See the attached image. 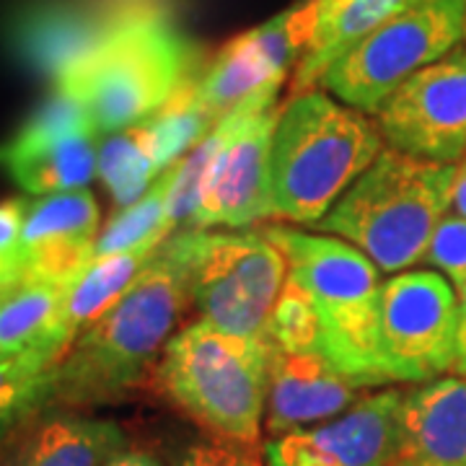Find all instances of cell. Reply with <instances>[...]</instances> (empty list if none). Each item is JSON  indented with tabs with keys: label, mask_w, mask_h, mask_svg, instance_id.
<instances>
[{
	"label": "cell",
	"mask_w": 466,
	"mask_h": 466,
	"mask_svg": "<svg viewBox=\"0 0 466 466\" xmlns=\"http://www.w3.org/2000/svg\"><path fill=\"white\" fill-rule=\"evenodd\" d=\"M177 164L171 167L150 184L148 192L137 198L133 205L122 208L106 228H101L99 241L94 257L104 254H116V251H130L143 247V244H164L171 236V223H168V200L174 189V177H177Z\"/></svg>",
	"instance_id": "cell-25"
},
{
	"label": "cell",
	"mask_w": 466,
	"mask_h": 466,
	"mask_svg": "<svg viewBox=\"0 0 466 466\" xmlns=\"http://www.w3.org/2000/svg\"><path fill=\"white\" fill-rule=\"evenodd\" d=\"M397 466H415V464H397Z\"/></svg>",
	"instance_id": "cell-35"
},
{
	"label": "cell",
	"mask_w": 466,
	"mask_h": 466,
	"mask_svg": "<svg viewBox=\"0 0 466 466\" xmlns=\"http://www.w3.org/2000/svg\"><path fill=\"white\" fill-rule=\"evenodd\" d=\"M466 0H422L350 47L319 86L363 115H376L407 78L464 42Z\"/></svg>",
	"instance_id": "cell-8"
},
{
	"label": "cell",
	"mask_w": 466,
	"mask_h": 466,
	"mask_svg": "<svg viewBox=\"0 0 466 466\" xmlns=\"http://www.w3.org/2000/svg\"><path fill=\"white\" fill-rule=\"evenodd\" d=\"M5 466H104L125 451V433L112 420L36 415L21 431Z\"/></svg>",
	"instance_id": "cell-20"
},
{
	"label": "cell",
	"mask_w": 466,
	"mask_h": 466,
	"mask_svg": "<svg viewBox=\"0 0 466 466\" xmlns=\"http://www.w3.org/2000/svg\"><path fill=\"white\" fill-rule=\"evenodd\" d=\"M459 299L435 269H404L386 280L379 306V352L389 383H425L453 370Z\"/></svg>",
	"instance_id": "cell-10"
},
{
	"label": "cell",
	"mask_w": 466,
	"mask_h": 466,
	"mask_svg": "<svg viewBox=\"0 0 466 466\" xmlns=\"http://www.w3.org/2000/svg\"><path fill=\"white\" fill-rule=\"evenodd\" d=\"M288 257L290 278L306 290L319 317L321 355L358 389L386 386L379 352V267L352 244L285 226H265Z\"/></svg>",
	"instance_id": "cell-5"
},
{
	"label": "cell",
	"mask_w": 466,
	"mask_h": 466,
	"mask_svg": "<svg viewBox=\"0 0 466 466\" xmlns=\"http://www.w3.org/2000/svg\"><path fill=\"white\" fill-rule=\"evenodd\" d=\"M104 466H164L156 456L143 451H119Z\"/></svg>",
	"instance_id": "cell-32"
},
{
	"label": "cell",
	"mask_w": 466,
	"mask_h": 466,
	"mask_svg": "<svg viewBox=\"0 0 466 466\" xmlns=\"http://www.w3.org/2000/svg\"><path fill=\"white\" fill-rule=\"evenodd\" d=\"M99 135L84 104L55 88L18 133L0 143V168L34 198L86 189L99 177Z\"/></svg>",
	"instance_id": "cell-11"
},
{
	"label": "cell",
	"mask_w": 466,
	"mask_h": 466,
	"mask_svg": "<svg viewBox=\"0 0 466 466\" xmlns=\"http://www.w3.org/2000/svg\"><path fill=\"white\" fill-rule=\"evenodd\" d=\"M381 153V133L363 112L317 88L300 91L280 109L272 133V218L319 226Z\"/></svg>",
	"instance_id": "cell-1"
},
{
	"label": "cell",
	"mask_w": 466,
	"mask_h": 466,
	"mask_svg": "<svg viewBox=\"0 0 466 466\" xmlns=\"http://www.w3.org/2000/svg\"><path fill=\"white\" fill-rule=\"evenodd\" d=\"M280 86H267L216 125L218 146L202 174L198 208L187 228H249L272 218L269 146Z\"/></svg>",
	"instance_id": "cell-9"
},
{
	"label": "cell",
	"mask_w": 466,
	"mask_h": 466,
	"mask_svg": "<svg viewBox=\"0 0 466 466\" xmlns=\"http://www.w3.org/2000/svg\"><path fill=\"white\" fill-rule=\"evenodd\" d=\"M272 350L269 339L220 332L200 319L168 339L156 381L168 400L216 438L257 446Z\"/></svg>",
	"instance_id": "cell-6"
},
{
	"label": "cell",
	"mask_w": 466,
	"mask_h": 466,
	"mask_svg": "<svg viewBox=\"0 0 466 466\" xmlns=\"http://www.w3.org/2000/svg\"><path fill=\"white\" fill-rule=\"evenodd\" d=\"M171 241L202 321L236 337L269 339V317L290 275L283 249L265 231L184 228Z\"/></svg>",
	"instance_id": "cell-7"
},
{
	"label": "cell",
	"mask_w": 466,
	"mask_h": 466,
	"mask_svg": "<svg viewBox=\"0 0 466 466\" xmlns=\"http://www.w3.org/2000/svg\"><path fill=\"white\" fill-rule=\"evenodd\" d=\"M376 127L400 153L433 164H459L466 156L464 47L407 78L376 112Z\"/></svg>",
	"instance_id": "cell-13"
},
{
	"label": "cell",
	"mask_w": 466,
	"mask_h": 466,
	"mask_svg": "<svg viewBox=\"0 0 466 466\" xmlns=\"http://www.w3.org/2000/svg\"><path fill=\"white\" fill-rule=\"evenodd\" d=\"M99 233V205L88 189L36 198L24 220V278L67 288L94 259Z\"/></svg>",
	"instance_id": "cell-15"
},
{
	"label": "cell",
	"mask_w": 466,
	"mask_h": 466,
	"mask_svg": "<svg viewBox=\"0 0 466 466\" xmlns=\"http://www.w3.org/2000/svg\"><path fill=\"white\" fill-rule=\"evenodd\" d=\"M109 18L94 16L67 3H36L18 14L11 39L18 55L57 81L67 67L84 60L115 29Z\"/></svg>",
	"instance_id": "cell-18"
},
{
	"label": "cell",
	"mask_w": 466,
	"mask_h": 466,
	"mask_svg": "<svg viewBox=\"0 0 466 466\" xmlns=\"http://www.w3.org/2000/svg\"><path fill=\"white\" fill-rule=\"evenodd\" d=\"M184 143L164 112L104 137L99 146V177L119 208L133 205L171 164L179 161Z\"/></svg>",
	"instance_id": "cell-19"
},
{
	"label": "cell",
	"mask_w": 466,
	"mask_h": 466,
	"mask_svg": "<svg viewBox=\"0 0 466 466\" xmlns=\"http://www.w3.org/2000/svg\"><path fill=\"white\" fill-rule=\"evenodd\" d=\"M461 47H464V50H466V29H464V45H461Z\"/></svg>",
	"instance_id": "cell-34"
},
{
	"label": "cell",
	"mask_w": 466,
	"mask_h": 466,
	"mask_svg": "<svg viewBox=\"0 0 466 466\" xmlns=\"http://www.w3.org/2000/svg\"><path fill=\"white\" fill-rule=\"evenodd\" d=\"M400 404L401 391L368 394L327 425L278 435L265 446L267 466H397Z\"/></svg>",
	"instance_id": "cell-14"
},
{
	"label": "cell",
	"mask_w": 466,
	"mask_h": 466,
	"mask_svg": "<svg viewBox=\"0 0 466 466\" xmlns=\"http://www.w3.org/2000/svg\"><path fill=\"white\" fill-rule=\"evenodd\" d=\"M269 342L283 352H321L317 309L290 275L269 317Z\"/></svg>",
	"instance_id": "cell-26"
},
{
	"label": "cell",
	"mask_w": 466,
	"mask_h": 466,
	"mask_svg": "<svg viewBox=\"0 0 466 466\" xmlns=\"http://www.w3.org/2000/svg\"><path fill=\"white\" fill-rule=\"evenodd\" d=\"M66 288L45 280H18L0 293V363L36 350L66 358L60 339Z\"/></svg>",
	"instance_id": "cell-22"
},
{
	"label": "cell",
	"mask_w": 466,
	"mask_h": 466,
	"mask_svg": "<svg viewBox=\"0 0 466 466\" xmlns=\"http://www.w3.org/2000/svg\"><path fill=\"white\" fill-rule=\"evenodd\" d=\"M18 280H24V272H21V267L0 262V293H3V290H8L11 285H16Z\"/></svg>",
	"instance_id": "cell-33"
},
{
	"label": "cell",
	"mask_w": 466,
	"mask_h": 466,
	"mask_svg": "<svg viewBox=\"0 0 466 466\" xmlns=\"http://www.w3.org/2000/svg\"><path fill=\"white\" fill-rule=\"evenodd\" d=\"M397 464L466 466L464 379H433L401 394Z\"/></svg>",
	"instance_id": "cell-17"
},
{
	"label": "cell",
	"mask_w": 466,
	"mask_h": 466,
	"mask_svg": "<svg viewBox=\"0 0 466 466\" xmlns=\"http://www.w3.org/2000/svg\"><path fill=\"white\" fill-rule=\"evenodd\" d=\"M355 383L348 381L321 352L272 350L265 428L272 438L300 431L309 422L329 420L360 400Z\"/></svg>",
	"instance_id": "cell-16"
},
{
	"label": "cell",
	"mask_w": 466,
	"mask_h": 466,
	"mask_svg": "<svg viewBox=\"0 0 466 466\" xmlns=\"http://www.w3.org/2000/svg\"><path fill=\"white\" fill-rule=\"evenodd\" d=\"M189 299L187 267L168 236L115 306L70 345L57 366V401L94 404L133 389Z\"/></svg>",
	"instance_id": "cell-2"
},
{
	"label": "cell",
	"mask_w": 466,
	"mask_h": 466,
	"mask_svg": "<svg viewBox=\"0 0 466 466\" xmlns=\"http://www.w3.org/2000/svg\"><path fill=\"white\" fill-rule=\"evenodd\" d=\"M192 78L189 39L168 14L148 8L116 24L55 84L84 104L101 135H112L161 112Z\"/></svg>",
	"instance_id": "cell-3"
},
{
	"label": "cell",
	"mask_w": 466,
	"mask_h": 466,
	"mask_svg": "<svg viewBox=\"0 0 466 466\" xmlns=\"http://www.w3.org/2000/svg\"><path fill=\"white\" fill-rule=\"evenodd\" d=\"M422 0H317V29L293 70V91H311L334 60Z\"/></svg>",
	"instance_id": "cell-21"
},
{
	"label": "cell",
	"mask_w": 466,
	"mask_h": 466,
	"mask_svg": "<svg viewBox=\"0 0 466 466\" xmlns=\"http://www.w3.org/2000/svg\"><path fill=\"white\" fill-rule=\"evenodd\" d=\"M26 205L29 202L24 200L0 202V262H5V265L21 267V238H24Z\"/></svg>",
	"instance_id": "cell-29"
},
{
	"label": "cell",
	"mask_w": 466,
	"mask_h": 466,
	"mask_svg": "<svg viewBox=\"0 0 466 466\" xmlns=\"http://www.w3.org/2000/svg\"><path fill=\"white\" fill-rule=\"evenodd\" d=\"M161 244H143L137 249L116 251L94 257L84 272L66 288L63 300V319H60V339L66 350L81 337V334L104 317L119 296L133 285L140 269L148 265Z\"/></svg>",
	"instance_id": "cell-23"
},
{
	"label": "cell",
	"mask_w": 466,
	"mask_h": 466,
	"mask_svg": "<svg viewBox=\"0 0 466 466\" xmlns=\"http://www.w3.org/2000/svg\"><path fill=\"white\" fill-rule=\"evenodd\" d=\"M453 177L456 164L383 150L317 228L363 251L381 272H404L425 259L451 210Z\"/></svg>",
	"instance_id": "cell-4"
},
{
	"label": "cell",
	"mask_w": 466,
	"mask_h": 466,
	"mask_svg": "<svg viewBox=\"0 0 466 466\" xmlns=\"http://www.w3.org/2000/svg\"><path fill=\"white\" fill-rule=\"evenodd\" d=\"M453 370L466 376V283L459 288V319H456V360Z\"/></svg>",
	"instance_id": "cell-30"
},
{
	"label": "cell",
	"mask_w": 466,
	"mask_h": 466,
	"mask_svg": "<svg viewBox=\"0 0 466 466\" xmlns=\"http://www.w3.org/2000/svg\"><path fill=\"white\" fill-rule=\"evenodd\" d=\"M317 29V0H303L283 14L238 34L195 76L192 91L205 116L218 122L262 88L283 84L288 67L299 66Z\"/></svg>",
	"instance_id": "cell-12"
},
{
	"label": "cell",
	"mask_w": 466,
	"mask_h": 466,
	"mask_svg": "<svg viewBox=\"0 0 466 466\" xmlns=\"http://www.w3.org/2000/svg\"><path fill=\"white\" fill-rule=\"evenodd\" d=\"M451 210L453 216L466 218V156L456 164V177H453V195H451Z\"/></svg>",
	"instance_id": "cell-31"
},
{
	"label": "cell",
	"mask_w": 466,
	"mask_h": 466,
	"mask_svg": "<svg viewBox=\"0 0 466 466\" xmlns=\"http://www.w3.org/2000/svg\"><path fill=\"white\" fill-rule=\"evenodd\" d=\"M60 360L52 350H36L0 363V443L57 401Z\"/></svg>",
	"instance_id": "cell-24"
},
{
	"label": "cell",
	"mask_w": 466,
	"mask_h": 466,
	"mask_svg": "<svg viewBox=\"0 0 466 466\" xmlns=\"http://www.w3.org/2000/svg\"><path fill=\"white\" fill-rule=\"evenodd\" d=\"M422 262L435 267L453 288L466 283V218L446 216L441 220Z\"/></svg>",
	"instance_id": "cell-27"
},
{
	"label": "cell",
	"mask_w": 466,
	"mask_h": 466,
	"mask_svg": "<svg viewBox=\"0 0 466 466\" xmlns=\"http://www.w3.org/2000/svg\"><path fill=\"white\" fill-rule=\"evenodd\" d=\"M174 466H265L259 451L249 443L213 438L192 443L174 459Z\"/></svg>",
	"instance_id": "cell-28"
}]
</instances>
